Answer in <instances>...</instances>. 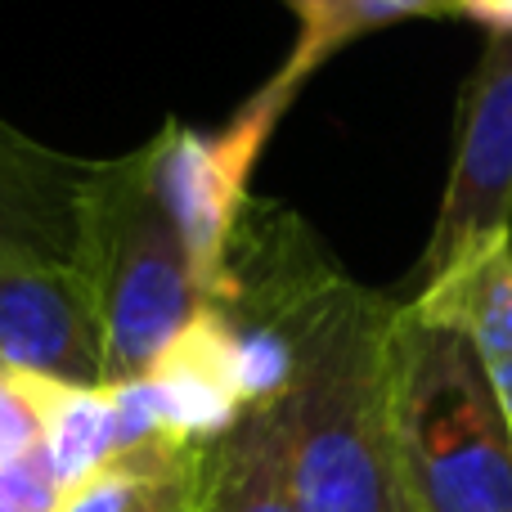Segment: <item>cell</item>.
<instances>
[{
	"mask_svg": "<svg viewBox=\"0 0 512 512\" xmlns=\"http://www.w3.org/2000/svg\"><path fill=\"white\" fill-rule=\"evenodd\" d=\"M144 378L158 391L167 423L194 445L221 441L248 409L234 373V333L212 306H198Z\"/></svg>",
	"mask_w": 512,
	"mask_h": 512,
	"instance_id": "7",
	"label": "cell"
},
{
	"mask_svg": "<svg viewBox=\"0 0 512 512\" xmlns=\"http://www.w3.org/2000/svg\"><path fill=\"white\" fill-rule=\"evenodd\" d=\"M504 239H512V36L490 32L459 104V140L432 239L400 301L436 292Z\"/></svg>",
	"mask_w": 512,
	"mask_h": 512,
	"instance_id": "4",
	"label": "cell"
},
{
	"mask_svg": "<svg viewBox=\"0 0 512 512\" xmlns=\"http://www.w3.org/2000/svg\"><path fill=\"white\" fill-rule=\"evenodd\" d=\"M391 441L405 512H512V427L459 324L400 301Z\"/></svg>",
	"mask_w": 512,
	"mask_h": 512,
	"instance_id": "2",
	"label": "cell"
},
{
	"mask_svg": "<svg viewBox=\"0 0 512 512\" xmlns=\"http://www.w3.org/2000/svg\"><path fill=\"white\" fill-rule=\"evenodd\" d=\"M59 391L63 382L36 378V373H0V468L41 445L45 418H50V405L59 400Z\"/></svg>",
	"mask_w": 512,
	"mask_h": 512,
	"instance_id": "13",
	"label": "cell"
},
{
	"mask_svg": "<svg viewBox=\"0 0 512 512\" xmlns=\"http://www.w3.org/2000/svg\"><path fill=\"white\" fill-rule=\"evenodd\" d=\"M198 512H297L288 468V409H243V418L207 445Z\"/></svg>",
	"mask_w": 512,
	"mask_h": 512,
	"instance_id": "8",
	"label": "cell"
},
{
	"mask_svg": "<svg viewBox=\"0 0 512 512\" xmlns=\"http://www.w3.org/2000/svg\"><path fill=\"white\" fill-rule=\"evenodd\" d=\"M0 373H9V364H5V355H0Z\"/></svg>",
	"mask_w": 512,
	"mask_h": 512,
	"instance_id": "16",
	"label": "cell"
},
{
	"mask_svg": "<svg viewBox=\"0 0 512 512\" xmlns=\"http://www.w3.org/2000/svg\"><path fill=\"white\" fill-rule=\"evenodd\" d=\"M207 445L189 436H158L122 450L68 495L63 512H198Z\"/></svg>",
	"mask_w": 512,
	"mask_h": 512,
	"instance_id": "9",
	"label": "cell"
},
{
	"mask_svg": "<svg viewBox=\"0 0 512 512\" xmlns=\"http://www.w3.org/2000/svg\"><path fill=\"white\" fill-rule=\"evenodd\" d=\"M81 283L104 342V387L144 378L203 306L185 239L153 185L149 144L90 167L81 194Z\"/></svg>",
	"mask_w": 512,
	"mask_h": 512,
	"instance_id": "3",
	"label": "cell"
},
{
	"mask_svg": "<svg viewBox=\"0 0 512 512\" xmlns=\"http://www.w3.org/2000/svg\"><path fill=\"white\" fill-rule=\"evenodd\" d=\"M405 306L463 328L512 427V239L477 256L468 270L454 274L436 292L405 301Z\"/></svg>",
	"mask_w": 512,
	"mask_h": 512,
	"instance_id": "10",
	"label": "cell"
},
{
	"mask_svg": "<svg viewBox=\"0 0 512 512\" xmlns=\"http://www.w3.org/2000/svg\"><path fill=\"white\" fill-rule=\"evenodd\" d=\"M0 355L63 387H104V342L77 270L0 243Z\"/></svg>",
	"mask_w": 512,
	"mask_h": 512,
	"instance_id": "6",
	"label": "cell"
},
{
	"mask_svg": "<svg viewBox=\"0 0 512 512\" xmlns=\"http://www.w3.org/2000/svg\"><path fill=\"white\" fill-rule=\"evenodd\" d=\"M396 319L400 297L342 274L297 337L283 396L297 512H405L391 441Z\"/></svg>",
	"mask_w": 512,
	"mask_h": 512,
	"instance_id": "1",
	"label": "cell"
},
{
	"mask_svg": "<svg viewBox=\"0 0 512 512\" xmlns=\"http://www.w3.org/2000/svg\"><path fill=\"white\" fill-rule=\"evenodd\" d=\"M63 504L68 490L59 486L41 445L0 468V512H63Z\"/></svg>",
	"mask_w": 512,
	"mask_h": 512,
	"instance_id": "14",
	"label": "cell"
},
{
	"mask_svg": "<svg viewBox=\"0 0 512 512\" xmlns=\"http://www.w3.org/2000/svg\"><path fill=\"white\" fill-rule=\"evenodd\" d=\"M454 14L472 18V23L490 27V32L512 36V0H454Z\"/></svg>",
	"mask_w": 512,
	"mask_h": 512,
	"instance_id": "15",
	"label": "cell"
},
{
	"mask_svg": "<svg viewBox=\"0 0 512 512\" xmlns=\"http://www.w3.org/2000/svg\"><path fill=\"white\" fill-rule=\"evenodd\" d=\"M41 450L59 486L77 490L95 468L113 459V409L104 387H63L45 418Z\"/></svg>",
	"mask_w": 512,
	"mask_h": 512,
	"instance_id": "12",
	"label": "cell"
},
{
	"mask_svg": "<svg viewBox=\"0 0 512 512\" xmlns=\"http://www.w3.org/2000/svg\"><path fill=\"white\" fill-rule=\"evenodd\" d=\"M288 9L297 14L301 36L292 45L288 63L274 77L283 86L301 90V81L328 63L342 45H351L355 36L391 27L400 18H432V14H454V0H288Z\"/></svg>",
	"mask_w": 512,
	"mask_h": 512,
	"instance_id": "11",
	"label": "cell"
},
{
	"mask_svg": "<svg viewBox=\"0 0 512 512\" xmlns=\"http://www.w3.org/2000/svg\"><path fill=\"white\" fill-rule=\"evenodd\" d=\"M292 95L297 90L283 86L279 77H270L221 131L203 135L180 122H167L162 135L149 140L153 185H158L162 203H167L180 239H185L189 265H194L203 297L221 279L230 234L239 225L243 207L252 203L248 194L252 167L261 158L265 140L274 135V126H279V117L288 113Z\"/></svg>",
	"mask_w": 512,
	"mask_h": 512,
	"instance_id": "5",
	"label": "cell"
}]
</instances>
